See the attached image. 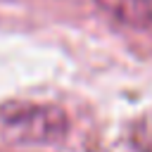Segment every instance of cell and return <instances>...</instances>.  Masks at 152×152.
<instances>
[{"instance_id":"1","label":"cell","mask_w":152,"mask_h":152,"mask_svg":"<svg viewBox=\"0 0 152 152\" xmlns=\"http://www.w3.org/2000/svg\"><path fill=\"white\" fill-rule=\"evenodd\" d=\"M69 133L66 112L48 102H2L0 140L14 145H57Z\"/></svg>"},{"instance_id":"2","label":"cell","mask_w":152,"mask_h":152,"mask_svg":"<svg viewBox=\"0 0 152 152\" xmlns=\"http://www.w3.org/2000/svg\"><path fill=\"white\" fill-rule=\"evenodd\" d=\"M95 5L121 26L152 28V0H95Z\"/></svg>"}]
</instances>
